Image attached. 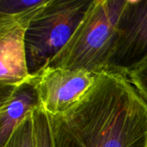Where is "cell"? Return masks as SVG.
<instances>
[{"label": "cell", "mask_w": 147, "mask_h": 147, "mask_svg": "<svg viewBox=\"0 0 147 147\" xmlns=\"http://www.w3.org/2000/svg\"><path fill=\"white\" fill-rule=\"evenodd\" d=\"M0 89V147H3L16 127L39 106V98L32 78L18 86Z\"/></svg>", "instance_id": "52a82bcc"}, {"label": "cell", "mask_w": 147, "mask_h": 147, "mask_svg": "<svg viewBox=\"0 0 147 147\" xmlns=\"http://www.w3.org/2000/svg\"><path fill=\"white\" fill-rule=\"evenodd\" d=\"M146 57L147 0H127L106 71L127 76Z\"/></svg>", "instance_id": "277c9868"}, {"label": "cell", "mask_w": 147, "mask_h": 147, "mask_svg": "<svg viewBox=\"0 0 147 147\" xmlns=\"http://www.w3.org/2000/svg\"><path fill=\"white\" fill-rule=\"evenodd\" d=\"M98 74L82 70L46 67L32 76L39 106L48 115L65 113L93 85Z\"/></svg>", "instance_id": "5b68a950"}, {"label": "cell", "mask_w": 147, "mask_h": 147, "mask_svg": "<svg viewBox=\"0 0 147 147\" xmlns=\"http://www.w3.org/2000/svg\"><path fill=\"white\" fill-rule=\"evenodd\" d=\"M36 147H53L49 116L40 106L33 110Z\"/></svg>", "instance_id": "9c48e42d"}, {"label": "cell", "mask_w": 147, "mask_h": 147, "mask_svg": "<svg viewBox=\"0 0 147 147\" xmlns=\"http://www.w3.org/2000/svg\"><path fill=\"white\" fill-rule=\"evenodd\" d=\"M127 0H93L77 29L47 67L99 74L107 70Z\"/></svg>", "instance_id": "7a4b0ae2"}, {"label": "cell", "mask_w": 147, "mask_h": 147, "mask_svg": "<svg viewBox=\"0 0 147 147\" xmlns=\"http://www.w3.org/2000/svg\"><path fill=\"white\" fill-rule=\"evenodd\" d=\"M3 147H36L33 111L16 127Z\"/></svg>", "instance_id": "ba28073f"}, {"label": "cell", "mask_w": 147, "mask_h": 147, "mask_svg": "<svg viewBox=\"0 0 147 147\" xmlns=\"http://www.w3.org/2000/svg\"><path fill=\"white\" fill-rule=\"evenodd\" d=\"M127 77L147 102V57L128 72Z\"/></svg>", "instance_id": "8fae6325"}, {"label": "cell", "mask_w": 147, "mask_h": 147, "mask_svg": "<svg viewBox=\"0 0 147 147\" xmlns=\"http://www.w3.org/2000/svg\"><path fill=\"white\" fill-rule=\"evenodd\" d=\"M46 0H0V14L16 15L44 3Z\"/></svg>", "instance_id": "30bf717a"}, {"label": "cell", "mask_w": 147, "mask_h": 147, "mask_svg": "<svg viewBox=\"0 0 147 147\" xmlns=\"http://www.w3.org/2000/svg\"><path fill=\"white\" fill-rule=\"evenodd\" d=\"M93 0H49L25 33L27 66L32 77L46 68L68 42Z\"/></svg>", "instance_id": "3957f363"}, {"label": "cell", "mask_w": 147, "mask_h": 147, "mask_svg": "<svg viewBox=\"0 0 147 147\" xmlns=\"http://www.w3.org/2000/svg\"><path fill=\"white\" fill-rule=\"evenodd\" d=\"M48 116L53 147H147V102L120 73H99L77 103Z\"/></svg>", "instance_id": "6da1fadb"}, {"label": "cell", "mask_w": 147, "mask_h": 147, "mask_svg": "<svg viewBox=\"0 0 147 147\" xmlns=\"http://www.w3.org/2000/svg\"><path fill=\"white\" fill-rule=\"evenodd\" d=\"M49 2L16 15L0 14V87H16L31 78L25 50V33L30 21Z\"/></svg>", "instance_id": "8992f818"}]
</instances>
